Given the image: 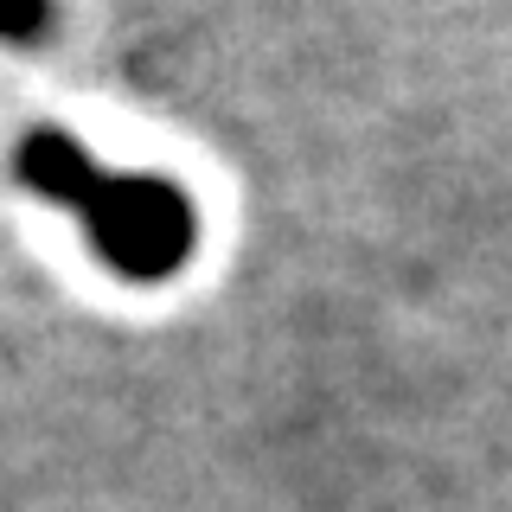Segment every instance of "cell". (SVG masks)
<instances>
[{
    "instance_id": "7a4b0ae2",
    "label": "cell",
    "mask_w": 512,
    "mask_h": 512,
    "mask_svg": "<svg viewBox=\"0 0 512 512\" xmlns=\"http://www.w3.org/2000/svg\"><path fill=\"white\" fill-rule=\"evenodd\" d=\"M52 20V0H0V39H39Z\"/></svg>"
},
{
    "instance_id": "6da1fadb",
    "label": "cell",
    "mask_w": 512,
    "mask_h": 512,
    "mask_svg": "<svg viewBox=\"0 0 512 512\" xmlns=\"http://www.w3.org/2000/svg\"><path fill=\"white\" fill-rule=\"evenodd\" d=\"M20 180L39 199L64 205L84 218L96 256L128 282H160L192 256V199L167 180H141V173H109L96 167L84 141H71L64 128H32L20 141Z\"/></svg>"
}]
</instances>
